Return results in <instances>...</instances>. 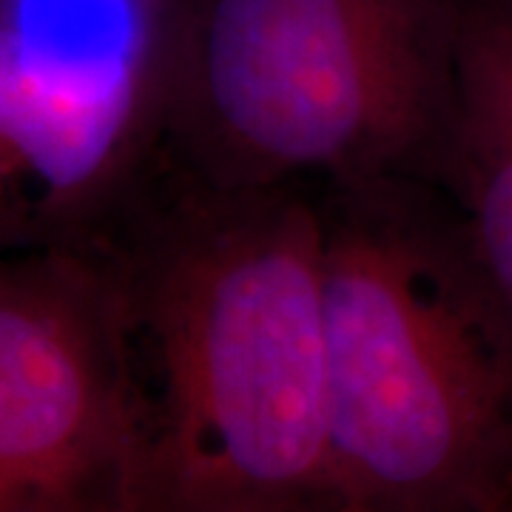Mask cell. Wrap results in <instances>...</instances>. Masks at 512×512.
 I'll return each mask as SVG.
<instances>
[{"mask_svg":"<svg viewBox=\"0 0 512 512\" xmlns=\"http://www.w3.org/2000/svg\"><path fill=\"white\" fill-rule=\"evenodd\" d=\"M319 251L302 188L194 183L128 222L109 248L143 396L126 512H348Z\"/></svg>","mask_w":512,"mask_h":512,"instance_id":"obj_1","label":"cell"},{"mask_svg":"<svg viewBox=\"0 0 512 512\" xmlns=\"http://www.w3.org/2000/svg\"><path fill=\"white\" fill-rule=\"evenodd\" d=\"M330 421L348 512H478L512 484V322L427 180L319 200Z\"/></svg>","mask_w":512,"mask_h":512,"instance_id":"obj_2","label":"cell"},{"mask_svg":"<svg viewBox=\"0 0 512 512\" xmlns=\"http://www.w3.org/2000/svg\"><path fill=\"white\" fill-rule=\"evenodd\" d=\"M453 89V0H180L168 143L194 183L427 180Z\"/></svg>","mask_w":512,"mask_h":512,"instance_id":"obj_3","label":"cell"},{"mask_svg":"<svg viewBox=\"0 0 512 512\" xmlns=\"http://www.w3.org/2000/svg\"><path fill=\"white\" fill-rule=\"evenodd\" d=\"M180 0H0V254L109 251L168 143Z\"/></svg>","mask_w":512,"mask_h":512,"instance_id":"obj_4","label":"cell"},{"mask_svg":"<svg viewBox=\"0 0 512 512\" xmlns=\"http://www.w3.org/2000/svg\"><path fill=\"white\" fill-rule=\"evenodd\" d=\"M143 396L109 251L0 254V512H126Z\"/></svg>","mask_w":512,"mask_h":512,"instance_id":"obj_5","label":"cell"},{"mask_svg":"<svg viewBox=\"0 0 512 512\" xmlns=\"http://www.w3.org/2000/svg\"><path fill=\"white\" fill-rule=\"evenodd\" d=\"M430 183L512 322V0H453V89Z\"/></svg>","mask_w":512,"mask_h":512,"instance_id":"obj_6","label":"cell"},{"mask_svg":"<svg viewBox=\"0 0 512 512\" xmlns=\"http://www.w3.org/2000/svg\"><path fill=\"white\" fill-rule=\"evenodd\" d=\"M478 512H512V484H507L501 493H495Z\"/></svg>","mask_w":512,"mask_h":512,"instance_id":"obj_7","label":"cell"},{"mask_svg":"<svg viewBox=\"0 0 512 512\" xmlns=\"http://www.w3.org/2000/svg\"><path fill=\"white\" fill-rule=\"evenodd\" d=\"M46 512H72V510H46Z\"/></svg>","mask_w":512,"mask_h":512,"instance_id":"obj_8","label":"cell"}]
</instances>
